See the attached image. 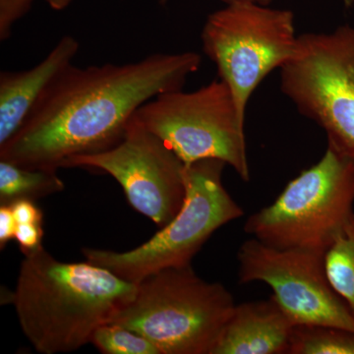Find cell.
Returning a JSON list of instances; mask_svg holds the SVG:
<instances>
[{"label": "cell", "mask_w": 354, "mask_h": 354, "mask_svg": "<svg viewBox=\"0 0 354 354\" xmlns=\"http://www.w3.org/2000/svg\"><path fill=\"white\" fill-rule=\"evenodd\" d=\"M201 64L194 51L153 53L123 64H71L46 88L22 127L0 146V160L58 169L70 158L109 150L123 139L144 104L183 88Z\"/></svg>", "instance_id": "obj_1"}, {"label": "cell", "mask_w": 354, "mask_h": 354, "mask_svg": "<svg viewBox=\"0 0 354 354\" xmlns=\"http://www.w3.org/2000/svg\"><path fill=\"white\" fill-rule=\"evenodd\" d=\"M24 256L11 301L21 329L39 353L86 346L136 293L137 283L88 261L62 262L44 246Z\"/></svg>", "instance_id": "obj_2"}, {"label": "cell", "mask_w": 354, "mask_h": 354, "mask_svg": "<svg viewBox=\"0 0 354 354\" xmlns=\"http://www.w3.org/2000/svg\"><path fill=\"white\" fill-rule=\"evenodd\" d=\"M235 306L225 286L199 278L191 265L169 268L137 283L109 324L143 335L160 354H212Z\"/></svg>", "instance_id": "obj_3"}, {"label": "cell", "mask_w": 354, "mask_h": 354, "mask_svg": "<svg viewBox=\"0 0 354 354\" xmlns=\"http://www.w3.org/2000/svg\"><path fill=\"white\" fill-rule=\"evenodd\" d=\"M353 204L354 160L328 144L316 165L247 218L244 230L272 248L325 256L353 216Z\"/></svg>", "instance_id": "obj_4"}, {"label": "cell", "mask_w": 354, "mask_h": 354, "mask_svg": "<svg viewBox=\"0 0 354 354\" xmlns=\"http://www.w3.org/2000/svg\"><path fill=\"white\" fill-rule=\"evenodd\" d=\"M225 165L215 158L184 165L185 198L167 225L145 243L127 252L83 248L86 260L134 283L162 270L191 265L216 230L244 215L223 187L221 176Z\"/></svg>", "instance_id": "obj_5"}, {"label": "cell", "mask_w": 354, "mask_h": 354, "mask_svg": "<svg viewBox=\"0 0 354 354\" xmlns=\"http://www.w3.org/2000/svg\"><path fill=\"white\" fill-rule=\"evenodd\" d=\"M201 43L245 120L254 91L297 53L295 14L253 2L227 3L207 18Z\"/></svg>", "instance_id": "obj_6"}, {"label": "cell", "mask_w": 354, "mask_h": 354, "mask_svg": "<svg viewBox=\"0 0 354 354\" xmlns=\"http://www.w3.org/2000/svg\"><path fill=\"white\" fill-rule=\"evenodd\" d=\"M184 165L215 158L250 180L244 123L227 84L214 80L193 92L164 93L134 114Z\"/></svg>", "instance_id": "obj_7"}, {"label": "cell", "mask_w": 354, "mask_h": 354, "mask_svg": "<svg viewBox=\"0 0 354 354\" xmlns=\"http://www.w3.org/2000/svg\"><path fill=\"white\" fill-rule=\"evenodd\" d=\"M279 71L281 93L354 160V28L299 35L295 57Z\"/></svg>", "instance_id": "obj_8"}, {"label": "cell", "mask_w": 354, "mask_h": 354, "mask_svg": "<svg viewBox=\"0 0 354 354\" xmlns=\"http://www.w3.org/2000/svg\"><path fill=\"white\" fill-rule=\"evenodd\" d=\"M62 167L95 169L113 176L133 208L160 227L177 215L185 198L183 160L134 116L118 145L70 158Z\"/></svg>", "instance_id": "obj_9"}, {"label": "cell", "mask_w": 354, "mask_h": 354, "mask_svg": "<svg viewBox=\"0 0 354 354\" xmlns=\"http://www.w3.org/2000/svg\"><path fill=\"white\" fill-rule=\"evenodd\" d=\"M241 283L263 281L297 325L322 326L354 332V315L330 285L324 256L272 248L252 239L237 254Z\"/></svg>", "instance_id": "obj_10"}, {"label": "cell", "mask_w": 354, "mask_h": 354, "mask_svg": "<svg viewBox=\"0 0 354 354\" xmlns=\"http://www.w3.org/2000/svg\"><path fill=\"white\" fill-rule=\"evenodd\" d=\"M80 44L65 35L48 55L32 68L0 73V146L24 124L46 88L67 67L73 64Z\"/></svg>", "instance_id": "obj_11"}, {"label": "cell", "mask_w": 354, "mask_h": 354, "mask_svg": "<svg viewBox=\"0 0 354 354\" xmlns=\"http://www.w3.org/2000/svg\"><path fill=\"white\" fill-rule=\"evenodd\" d=\"M295 326L272 295L236 304L212 354H288Z\"/></svg>", "instance_id": "obj_12"}, {"label": "cell", "mask_w": 354, "mask_h": 354, "mask_svg": "<svg viewBox=\"0 0 354 354\" xmlns=\"http://www.w3.org/2000/svg\"><path fill=\"white\" fill-rule=\"evenodd\" d=\"M64 188L57 169L26 167L0 160V205L20 200L35 202Z\"/></svg>", "instance_id": "obj_13"}, {"label": "cell", "mask_w": 354, "mask_h": 354, "mask_svg": "<svg viewBox=\"0 0 354 354\" xmlns=\"http://www.w3.org/2000/svg\"><path fill=\"white\" fill-rule=\"evenodd\" d=\"M288 354H354V332L322 326H295Z\"/></svg>", "instance_id": "obj_14"}, {"label": "cell", "mask_w": 354, "mask_h": 354, "mask_svg": "<svg viewBox=\"0 0 354 354\" xmlns=\"http://www.w3.org/2000/svg\"><path fill=\"white\" fill-rule=\"evenodd\" d=\"M91 342L104 354H160L145 337L118 324L101 326Z\"/></svg>", "instance_id": "obj_15"}, {"label": "cell", "mask_w": 354, "mask_h": 354, "mask_svg": "<svg viewBox=\"0 0 354 354\" xmlns=\"http://www.w3.org/2000/svg\"><path fill=\"white\" fill-rule=\"evenodd\" d=\"M329 281L354 315V239L335 254L330 266Z\"/></svg>", "instance_id": "obj_16"}, {"label": "cell", "mask_w": 354, "mask_h": 354, "mask_svg": "<svg viewBox=\"0 0 354 354\" xmlns=\"http://www.w3.org/2000/svg\"><path fill=\"white\" fill-rule=\"evenodd\" d=\"M35 0H0V41L10 38L14 26L32 9Z\"/></svg>", "instance_id": "obj_17"}, {"label": "cell", "mask_w": 354, "mask_h": 354, "mask_svg": "<svg viewBox=\"0 0 354 354\" xmlns=\"http://www.w3.org/2000/svg\"><path fill=\"white\" fill-rule=\"evenodd\" d=\"M44 234L43 223H19L16 227L14 239L25 255L43 247Z\"/></svg>", "instance_id": "obj_18"}, {"label": "cell", "mask_w": 354, "mask_h": 354, "mask_svg": "<svg viewBox=\"0 0 354 354\" xmlns=\"http://www.w3.org/2000/svg\"><path fill=\"white\" fill-rule=\"evenodd\" d=\"M12 209L17 225L19 223H43L44 215L41 209L29 200H20L9 205Z\"/></svg>", "instance_id": "obj_19"}, {"label": "cell", "mask_w": 354, "mask_h": 354, "mask_svg": "<svg viewBox=\"0 0 354 354\" xmlns=\"http://www.w3.org/2000/svg\"><path fill=\"white\" fill-rule=\"evenodd\" d=\"M16 223L12 209L9 205H0V248H6V244L15 235Z\"/></svg>", "instance_id": "obj_20"}, {"label": "cell", "mask_w": 354, "mask_h": 354, "mask_svg": "<svg viewBox=\"0 0 354 354\" xmlns=\"http://www.w3.org/2000/svg\"><path fill=\"white\" fill-rule=\"evenodd\" d=\"M167 0H160V3H165ZM225 4L232 3V2H253V3L264 4V6H270L272 0H223ZM344 6L351 7L354 4V0H342Z\"/></svg>", "instance_id": "obj_21"}, {"label": "cell", "mask_w": 354, "mask_h": 354, "mask_svg": "<svg viewBox=\"0 0 354 354\" xmlns=\"http://www.w3.org/2000/svg\"><path fill=\"white\" fill-rule=\"evenodd\" d=\"M50 9L55 11H62L68 8L74 0H46Z\"/></svg>", "instance_id": "obj_22"}]
</instances>
